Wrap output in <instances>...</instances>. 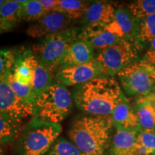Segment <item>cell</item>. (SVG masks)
<instances>
[{
	"label": "cell",
	"mask_w": 155,
	"mask_h": 155,
	"mask_svg": "<svg viewBox=\"0 0 155 155\" xmlns=\"http://www.w3.org/2000/svg\"><path fill=\"white\" fill-rule=\"evenodd\" d=\"M73 103V95L67 86L55 81L37 96L32 106V116L60 124L71 113Z\"/></svg>",
	"instance_id": "277c9868"
},
{
	"label": "cell",
	"mask_w": 155,
	"mask_h": 155,
	"mask_svg": "<svg viewBox=\"0 0 155 155\" xmlns=\"http://www.w3.org/2000/svg\"><path fill=\"white\" fill-rule=\"evenodd\" d=\"M39 1L48 12L57 11L58 0H39Z\"/></svg>",
	"instance_id": "f546056e"
},
{
	"label": "cell",
	"mask_w": 155,
	"mask_h": 155,
	"mask_svg": "<svg viewBox=\"0 0 155 155\" xmlns=\"http://www.w3.org/2000/svg\"><path fill=\"white\" fill-rule=\"evenodd\" d=\"M22 121L0 112V144L5 146L17 141L23 128Z\"/></svg>",
	"instance_id": "d6986e66"
},
{
	"label": "cell",
	"mask_w": 155,
	"mask_h": 155,
	"mask_svg": "<svg viewBox=\"0 0 155 155\" xmlns=\"http://www.w3.org/2000/svg\"><path fill=\"white\" fill-rule=\"evenodd\" d=\"M135 101H150L155 104V86L146 96L136 98Z\"/></svg>",
	"instance_id": "1f68e13d"
},
{
	"label": "cell",
	"mask_w": 155,
	"mask_h": 155,
	"mask_svg": "<svg viewBox=\"0 0 155 155\" xmlns=\"http://www.w3.org/2000/svg\"><path fill=\"white\" fill-rule=\"evenodd\" d=\"M150 47H149V51H152V50H155V39L152 40V42H150Z\"/></svg>",
	"instance_id": "d6a6232c"
},
{
	"label": "cell",
	"mask_w": 155,
	"mask_h": 155,
	"mask_svg": "<svg viewBox=\"0 0 155 155\" xmlns=\"http://www.w3.org/2000/svg\"><path fill=\"white\" fill-rule=\"evenodd\" d=\"M46 155H85L69 139L59 137Z\"/></svg>",
	"instance_id": "83f0119b"
},
{
	"label": "cell",
	"mask_w": 155,
	"mask_h": 155,
	"mask_svg": "<svg viewBox=\"0 0 155 155\" xmlns=\"http://www.w3.org/2000/svg\"><path fill=\"white\" fill-rule=\"evenodd\" d=\"M130 155H155V130H141Z\"/></svg>",
	"instance_id": "603a6c76"
},
{
	"label": "cell",
	"mask_w": 155,
	"mask_h": 155,
	"mask_svg": "<svg viewBox=\"0 0 155 155\" xmlns=\"http://www.w3.org/2000/svg\"><path fill=\"white\" fill-rule=\"evenodd\" d=\"M116 7L112 3L94 2L91 3L81 22L84 27H104L113 20Z\"/></svg>",
	"instance_id": "4fadbf2b"
},
{
	"label": "cell",
	"mask_w": 155,
	"mask_h": 155,
	"mask_svg": "<svg viewBox=\"0 0 155 155\" xmlns=\"http://www.w3.org/2000/svg\"><path fill=\"white\" fill-rule=\"evenodd\" d=\"M61 124L33 117L23 127L17 141V155H46L60 137Z\"/></svg>",
	"instance_id": "3957f363"
},
{
	"label": "cell",
	"mask_w": 155,
	"mask_h": 155,
	"mask_svg": "<svg viewBox=\"0 0 155 155\" xmlns=\"http://www.w3.org/2000/svg\"><path fill=\"white\" fill-rule=\"evenodd\" d=\"M127 8L139 20L155 14V0H137L129 4Z\"/></svg>",
	"instance_id": "4316f807"
},
{
	"label": "cell",
	"mask_w": 155,
	"mask_h": 155,
	"mask_svg": "<svg viewBox=\"0 0 155 155\" xmlns=\"http://www.w3.org/2000/svg\"><path fill=\"white\" fill-rule=\"evenodd\" d=\"M22 5V20L25 22H35L42 18L48 12L44 9L40 1H28Z\"/></svg>",
	"instance_id": "484cf974"
},
{
	"label": "cell",
	"mask_w": 155,
	"mask_h": 155,
	"mask_svg": "<svg viewBox=\"0 0 155 155\" xmlns=\"http://www.w3.org/2000/svg\"><path fill=\"white\" fill-rule=\"evenodd\" d=\"M116 76L128 96L137 98L144 96L155 86V67L141 60L125 68Z\"/></svg>",
	"instance_id": "52a82bcc"
},
{
	"label": "cell",
	"mask_w": 155,
	"mask_h": 155,
	"mask_svg": "<svg viewBox=\"0 0 155 155\" xmlns=\"http://www.w3.org/2000/svg\"><path fill=\"white\" fill-rule=\"evenodd\" d=\"M111 118L115 129L134 132L141 130L137 114L128 99L123 101L116 106Z\"/></svg>",
	"instance_id": "5bb4252c"
},
{
	"label": "cell",
	"mask_w": 155,
	"mask_h": 155,
	"mask_svg": "<svg viewBox=\"0 0 155 155\" xmlns=\"http://www.w3.org/2000/svg\"><path fill=\"white\" fill-rule=\"evenodd\" d=\"M111 116H76L70 125L69 140L85 155H106L112 138Z\"/></svg>",
	"instance_id": "7a4b0ae2"
},
{
	"label": "cell",
	"mask_w": 155,
	"mask_h": 155,
	"mask_svg": "<svg viewBox=\"0 0 155 155\" xmlns=\"http://www.w3.org/2000/svg\"><path fill=\"white\" fill-rule=\"evenodd\" d=\"M22 5L16 1H6L0 8V35L14 30L22 21Z\"/></svg>",
	"instance_id": "ac0fdd59"
},
{
	"label": "cell",
	"mask_w": 155,
	"mask_h": 155,
	"mask_svg": "<svg viewBox=\"0 0 155 155\" xmlns=\"http://www.w3.org/2000/svg\"><path fill=\"white\" fill-rule=\"evenodd\" d=\"M135 39L142 46L155 39V14L139 19Z\"/></svg>",
	"instance_id": "cb8c5ba5"
},
{
	"label": "cell",
	"mask_w": 155,
	"mask_h": 155,
	"mask_svg": "<svg viewBox=\"0 0 155 155\" xmlns=\"http://www.w3.org/2000/svg\"><path fill=\"white\" fill-rule=\"evenodd\" d=\"M54 73L37 59L32 87L35 98L54 82Z\"/></svg>",
	"instance_id": "ffe728a7"
},
{
	"label": "cell",
	"mask_w": 155,
	"mask_h": 155,
	"mask_svg": "<svg viewBox=\"0 0 155 155\" xmlns=\"http://www.w3.org/2000/svg\"><path fill=\"white\" fill-rule=\"evenodd\" d=\"M36 63L32 49L25 47L16 49V61L11 73L19 83L32 86Z\"/></svg>",
	"instance_id": "8fae6325"
},
{
	"label": "cell",
	"mask_w": 155,
	"mask_h": 155,
	"mask_svg": "<svg viewBox=\"0 0 155 155\" xmlns=\"http://www.w3.org/2000/svg\"><path fill=\"white\" fill-rule=\"evenodd\" d=\"M91 2L80 0H58L57 11L73 20L81 19L91 5Z\"/></svg>",
	"instance_id": "7402d4cb"
},
{
	"label": "cell",
	"mask_w": 155,
	"mask_h": 155,
	"mask_svg": "<svg viewBox=\"0 0 155 155\" xmlns=\"http://www.w3.org/2000/svg\"><path fill=\"white\" fill-rule=\"evenodd\" d=\"M137 23L138 20L127 7H119L116 9L113 20L104 28L120 38L135 39Z\"/></svg>",
	"instance_id": "7c38bea8"
},
{
	"label": "cell",
	"mask_w": 155,
	"mask_h": 155,
	"mask_svg": "<svg viewBox=\"0 0 155 155\" xmlns=\"http://www.w3.org/2000/svg\"><path fill=\"white\" fill-rule=\"evenodd\" d=\"M0 112L21 121L32 114V107L26 105L16 96L5 75H0Z\"/></svg>",
	"instance_id": "30bf717a"
},
{
	"label": "cell",
	"mask_w": 155,
	"mask_h": 155,
	"mask_svg": "<svg viewBox=\"0 0 155 155\" xmlns=\"http://www.w3.org/2000/svg\"><path fill=\"white\" fill-rule=\"evenodd\" d=\"M95 56V50L90 44L83 39L78 38L70 46L60 68L87 63L94 60Z\"/></svg>",
	"instance_id": "2e32d148"
},
{
	"label": "cell",
	"mask_w": 155,
	"mask_h": 155,
	"mask_svg": "<svg viewBox=\"0 0 155 155\" xmlns=\"http://www.w3.org/2000/svg\"><path fill=\"white\" fill-rule=\"evenodd\" d=\"M0 155H6V150L2 144H0Z\"/></svg>",
	"instance_id": "836d02e7"
},
{
	"label": "cell",
	"mask_w": 155,
	"mask_h": 155,
	"mask_svg": "<svg viewBox=\"0 0 155 155\" xmlns=\"http://www.w3.org/2000/svg\"><path fill=\"white\" fill-rule=\"evenodd\" d=\"M141 61L155 67V50L147 51L143 56Z\"/></svg>",
	"instance_id": "4dcf8cb0"
},
{
	"label": "cell",
	"mask_w": 155,
	"mask_h": 155,
	"mask_svg": "<svg viewBox=\"0 0 155 155\" xmlns=\"http://www.w3.org/2000/svg\"><path fill=\"white\" fill-rule=\"evenodd\" d=\"M79 38L86 41L94 50H98V52L123 40L106 30L104 27L81 28Z\"/></svg>",
	"instance_id": "9a60e30c"
},
{
	"label": "cell",
	"mask_w": 155,
	"mask_h": 155,
	"mask_svg": "<svg viewBox=\"0 0 155 155\" xmlns=\"http://www.w3.org/2000/svg\"><path fill=\"white\" fill-rule=\"evenodd\" d=\"M16 61V49H0V75H7L12 69Z\"/></svg>",
	"instance_id": "f1b7e54d"
},
{
	"label": "cell",
	"mask_w": 155,
	"mask_h": 155,
	"mask_svg": "<svg viewBox=\"0 0 155 155\" xmlns=\"http://www.w3.org/2000/svg\"><path fill=\"white\" fill-rule=\"evenodd\" d=\"M73 101L84 114L111 116L116 106L127 98L114 77L102 76L75 86Z\"/></svg>",
	"instance_id": "6da1fadb"
},
{
	"label": "cell",
	"mask_w": 155,
	"mask_h": 155,
	"mask_svg": "<svg viewBox=\"0 0 155 155\" xmlns=\"http://www.w3.org/2000/svg\"><path fill=\"white\" fill-rule=\"evenodd\" d=\"M102 75L101 67L94 58L85 64L60 68L54 73V78L66 86H77Z\"/></svg>",
	"instance_id": "ba28073f"
},
{
	"label": "cell",
	"mask_w": 155,
	"mask_h": 155,
	"mask_svg": "<svg viewBox=\"0 0 155 155\" xmlns=\"http://www.w3.org/2000/svg\"><path fill=\"white\" fill-rule=\"evenodd\" d=\"M143 130H155V104L150 101H135L133 106Z\"/></svg>",
	"instance_id": "44dd1931"
},
{
	"label": "cell",
	"mask_w": 155,
	"mask_h": 155,
	"mask_svg": "<svg viewBox=\"0 0 155 155\" xmlns=\"http://www.w3.org/2000/svg\"><path fill=\"white\" fill-rule=\"evenodd\" d=\"M81 28L72 27L58 33L45 37L32 46L38 61L53 73L61 67L70 46L79 38Z\"/></svg>",
	"instance_id": "5b68a950"
},
{
	"label": "cell",
	"mask_w": 155,
	"mask_h": 155,
	"mask_svg": "<svg viewBox=\"0 0 155 155\" xmlns=\"http://www.w3.org/2000/svg\"><path fill=\"white\" fill-rule=\"evenodd\" d=\"M74 22L63 13L51 12L46 13L42 18L31 24L26 32L32 38H45L72 28Z\"/></svg>",
	"instance_id": "9c48e42d"
},
{
	"label": "cell",
	"mask_w": 155,
	"mask_h": 155,
	"mask_svg": "<svg viewBox=\"0 0 155 155\" xmlns=\"http://www.w3.org/2000/svg\"><path fill=\"white\" fill-rule=\"evenodd\" d=\"M5 76L11 86L12 88L14 91L16 96L26 105L32 107L35 98L32 86H26V85H23L22 83H19L15 78L14 75L11 73V71L7 75H5Z\"/></svg>",
	"instance_id": "d4e9b609"
},
{
	"label": "cell",
	"mask_w": 155,
	"mask_h": 155,
	"mask_svg": "<svg viewBox=\"0 0 155 155\" xmlns=\"http://www.w3.org/2000/svg\"><path fill=\"white\" fill-rule=\"evenodd\" d=\"M143 46L135 39H123L95 56L104 75L114 77L122 70L139 61Z\"/></svg>",
	"instance_id": "8992f818"
},
{
	"label": "cell",
	"mask_w": 155,
	"mask_h": 155,
	"mask_svg": "<svg viewBox=\"0 0 155 155\" xmlns=\"http://www.w3.org/2000/svg\"><path fill=\"white\" fill-rule=\"evenodd\" d=\"M6 1H4V0H0V8L4 5V4L5 3Z\"/></svg>",
	"instance_id": "e575fe53"
},
{
	"label": "cell",
	"mask_w": 155,
	"mask_h": 155,
	"mask_svg": "<svg viewBox=\"0 0 155 155\" xmlns=\"http://www.w3.org/2000/svg\"><path fill=\"white\" fill-rule=\"evenodd\" d=\"M139 132L116 129L106 155H130Z\"/></svg>",
	"instance_id": "e0dca14e"
}]
</instances>
